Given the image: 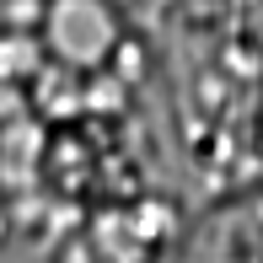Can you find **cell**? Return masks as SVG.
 <instances>
[{
	"mask_svg": "<svg viewBox=\"0 0 263 263\" xmlns=\"http://www.w3.org/2000/svg\"><path fill=\"white\" fill-rule=\"evenodd\" d=\"M32 97H38L43 113H54V118H70V113H81V76H70V70H43L38 81H32Z\"/></svg>",
	"mask_w": 263,
	"mask_h": 263,
	"instance_id": "3957f363",
	"label": "cell"
},
{
	"mask_svg": "<svg viewBox=\"0 0 263 263\" xmlns=\"http://www.w3.org/2000/svg\"><path fill=\"white\" fill-rule=\"evenodd\" d=\"M38 43L49 54L54 70H70V76H97L107 70V59L124 43V27L107 6H91V0H59V6L43 11Z\"/></svg>",
	"mask_w": 263,
	"mask_h": 263,
	"instance_id": "6da1fadb",
	"label": "cell"
},
{
	"mask_svg": "<svg viewBox=\"0 0 263 263\" xmlns=\"http://www.w3.org/2000/svg\"><path fill=\"white\" fill-rule=\"evenodd\" d=\"M129 97V86L118 76H107V70H97V76H81V107H91V113H118Z\"/></svg>",
	"mask_w": 263,
	"mask_h": 263,
	"instance_id": "277c9868",
	"label": "cell"
},
{
	"mask_svg": "<svg viewBox=\"0 0 263 263\" xmlns=\"http://www.w3.org/2000/svg\"><path fill=\"white\" fill-rule=\"evenodd\" d=\"M49 70L38 32H0V86H32V81Z\"/></svg>",
	"mask_w": 263,
	"mask_h": 263,
	"instance_id": "7a4b0ae2",
	"label": "cell"
}]
</instances>
